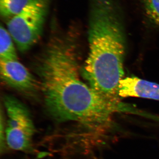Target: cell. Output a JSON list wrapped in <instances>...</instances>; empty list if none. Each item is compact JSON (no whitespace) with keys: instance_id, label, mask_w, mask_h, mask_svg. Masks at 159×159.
I'll list each match as a JSON object with an SVG mask.
<instances>
[{"instance_id":"3957f363","label":"cell","mask_w":159,"mask_h":159,"mask_svg":"<svg viewBox=\"0 0 159 159\" xmlns=\"http://www.w3.org/2000/svg\"><path fill=\"white\" fill-rule=\"evenodd\" d=\"M49 4V0H30L18 14L7 21V30L21 52L29 51L40 38Z\"/></svg>"},{"instance_id":"277c9868","label":"cell","mask_w":159,"mask_h":159,"mask_svg":"<svg viewBox=\"0 0 159 159\" xmlns=\"http://www.w3.org/2000/svg\"><path fill=\"white\" fill-rule=\"evenodd\" d=\"M3 101L8 116L5 130L7 145L13 150H30L35 132L31 114L22 102L15 97L6 96Z\"/></svg>"},{"instance_id":"52a82bcc","label":"cell","mask_w":159,"mask_h":159,"mask_svg":"<svg viewBox=\"0 0 159 159\" xmlns=\"http://www.w3.org/2000/svg\"><path fill=\"white\" fill-rule=\"evenodd\" d=\"M13 41L7 29L1 25L0 27V60H18Z\"/></svg>"},{"instance_id":"ba28073f","label":"cell","mask_w":159,"mask_h":159,"mask_svg":"<svg viewBox=\"0 0 159 159\" xmlns=\"http://www.w3.org/2000/svg\"><path fill=\"white\" fill-rule=\"evenodd\" d=\"M30 0H0V14L5 19L17 15L28 5Z\"/></svg>"},{"instance_id":"7a4b0ae2","label":"cell","mask_w":159,"mask_h":159,"mask_svg":"<svg viewBox=\"0 0 159 159\" xmlns=\"http://www.w3.org/2000/svg\"><path fill=\"white\" fill-rule=\"evenodd\" d=\"M88 33L89 54L81 68L82 77L102 97L119 102L126 38L117 0H90Z\"/></svg>"},{"instance_id":"6da1fadb","label":"cell","mask_w":159,"mask_h":159,"mask_svg":"<svg viewBox=\"0 0 159 159\" xmlns=\"http://www.w3.org/2000/svg\"><path fill=\"white\" fill-rule=\"evenodd\" d=\"M78 51L68 38L52 39L37 62L36 71L46 109L60 122H74L100 138L117 126L114 114L122 104L102 97L81 80Z\"/></svg>"},{"instance_id":"8992f818","label":"cell","mask_w":159,"mask_h":159,"mask_svg":"<svg viewBox=\"0 0 159 159\" xmlns=\"http://www.w3.org/2000/svg\"><path fill=\"white\" fill-rule=\"evenodd\" d=\"M120 98L139 97L159 101V84L135 77L123 78L118 89Z\"/></svg>"},{"instance_id":"9c48e42d","label":"cell","mask_w":159,"mask_h":159,"mask_svg":"<svg viewBox=\"0 0 159 159\" xmlns=\"http://www.w3.org/2000/svg\"><path fill=\"white\" fill-rule=\"evenodd\" d=\"M145 16L152 25L159 28V0H142Z\"/></svg>"},{"instance_id":"5b68a950","label":"cell","mask_w":159,"mask_h":159,"mask_svg":"<svg viewBox=\"0 0 159 159\" xmlns=\"http://www.w3.org/2000/svg\"><path fill=\"white\" fill-rule=\"evenodd\" d=\"M0 71L4 83L16 90L31 94L40 88L35 77L18 60H0Z\"/></svg>"}]
</instances>
